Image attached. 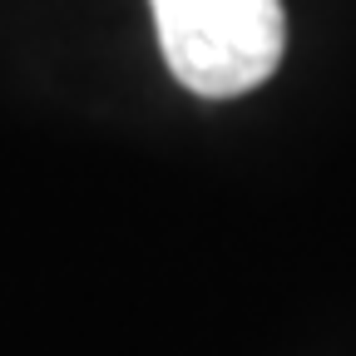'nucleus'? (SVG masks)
I'll return each instance as SVG.
<instances>
[{
    "label": "nucleus",
    "mask_w": 356,
    "mask_h": 356,
    "mask_svg": "<svg viewBox=\"0 0 356 356\" xmlns=\"http://www.w3.org/2000/svg\"><path fill=\"white\" fill-rule=\"evenodd\" d=\"M149 6L173 79L203 99L248 95L282 65V0H149Z\"/></svg>",
    "instance_id": "f257e3e1"
}]
</instances>
